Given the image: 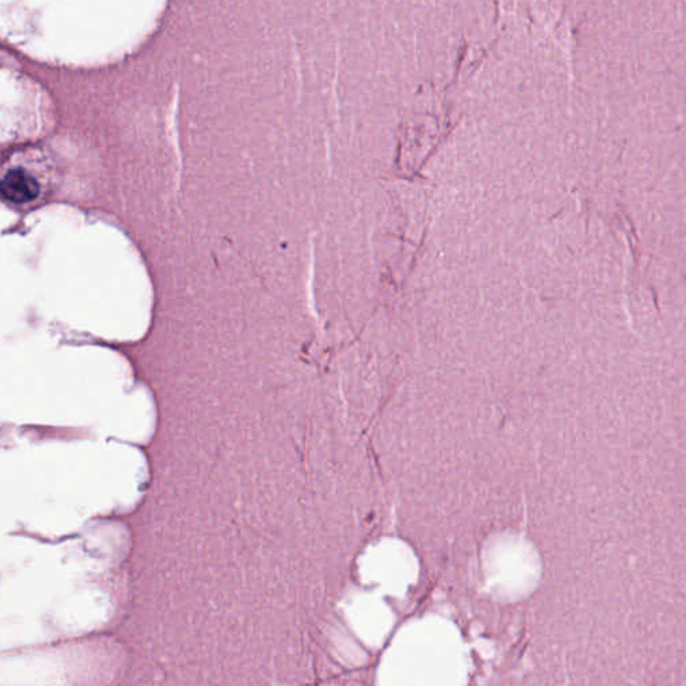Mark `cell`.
<instances>
[{"label": "cell", "instance_id": "6da1fadb", "mask_svg": "<svg viewBox=\"0 0 686 686\" xmlns=\"http://www.w3.org/2000/svg\"><path fill=\"white\" fill-rule=\"evenodd\" d=\"M0 195L11 203H29L39 195V184L24 169H13L0 180Z\"/></svg>", "mask_w": 686, "mask_h": 686}]
</instances>
